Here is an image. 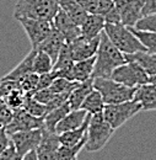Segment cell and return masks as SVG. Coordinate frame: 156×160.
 I'll return each instance as SVG.
<instances>
[{"mask_svg":"<svg viewBox=\"0 0 156 160\" xmlns=\"http://www.w3.org/2000/svg\"><path fill=\"white\" fill-rule=\"evenodd\" d=\"M125 62L124 54L110 41L103 31L101 33L97 53L95 56L92 78H111L113 70Z\"/></svg>","mask_w":156,"mask_h":160,"instance_id":"cell-1","label":"cell"},{"mask_svg":"<svg viewBox=\"0 0 156 160\" xmlns=\"http://www.w3.org/2000/svg\"><path fill=\"white\" fill-rule=\"evenodd\" d=\"M59 10V0H17L14 9V18L19 20L21 18L49 20Z\"/></svg>","mask_w":156,"mask_h":160,"instance_id":"cell-2","label":"cell"},{"mask_svg":"<svg viewBox=\"0 0 156 160\" xmlns=\"http://www.w3.org/2000/svg\"><path fill=\"white\" fill-rule=\"evenodd\" d=\"M116 129H113L110 123L103 118L102 112L91 115V120L86 131L85 149L90 153H95L105 148V145L112 138Z\"/></svg>","mask_w":156,"mask_h":160,"instance_id":"cell-3","label":"cell"},{"mask_svg":"<svg viewBox=\"0 0 156 160\" xmlns=\"http://www.w3.org/2000/svg\"><path fill=\"white\" fill-rule=\"evenodd\" d=\"M110 41L123 54H130L139 51H146L132 30L122 23H106L103 28Z\"/></svg>","mask_w":156,"mask_h":160,"instance_id":"cell-4","label":"cell"},{"mask_svg":"<svg viewBox=\"0 0 156 160\" xmlns=\"http://www.w3.org/2000/svg\"><path fill=\"white\" fill-rule=\"evenodd\" d=\"M94 89L100 91L106 105H117L134 99L137 88L119 84L112 78H95Z\"/></svg>","mask_w":156,"mask_h":160,"instance_id":"cell-5","label":"cell"},{"mask_svg":"<svg viewBox=\"0 0 156 160\" xmlns=\"http://www.w3.org/2000/svg\"><path fill=\"white\" fill-rule=\"evenodd\" d=\"M140 111V103L135 100H130L117 105H106L102 111V115L113 129H118Z\"/></svg>","mask_w":156,"mask_h":160,"instance_id":"cell-6","label":"cell"},{"mask_svg":"<svg viewBox=\"0 0 156 160\" xmlns=\"http://www.w3.org/2000/svg\"><path fill=\"white\" fill-rule=\"evenodd\" d=\"M111 78L119 84L129 88H138L140 85L150 82V77L141 69V67L135 62L127 60L122 65L117 67Z\"/></svg>","mask_w":156,"mask_h":160,"instance_id":"cell-7","label":"cell"},{"mask_svg":"<svg viewBox=\"0 0 156 160\" xmlns=\"http://www.w3.org/2000/svg\"><path fill=\"white\" fill-rule=\"evenodd\" d=\"M17 21L22 26V28L25 30L28 40L31 42L32 49H36L54 30L53 22L49 20H37V19L21 18Z\"/></svg>","mask_w":156,"mask_h":160,"instance_id":"cell-8","label":"cell"},{"mask_svg":"<svg viewBox=\"0 0 156 160\" xmlns=\"http://www.w3.org/2000/svg\"><path fill=\"white\" fill-rule=\"evenodd\" d=\"M43 127H44V117L32 116L23 108H19L14 111L12 120L10 121L7 126H5V131L10 136L12 133L21 132V131L39 129Z\"/></svg>","mask_w":156,"mask_h":160,"instance_id":"cell-9","label":"cell"},{"mask_svg":"<svg viewBox=\"0 0 156 160\" xmlns=\"http://www.w3.org/2000/svg\"><path fill=\"white\" fill-rule=\"evenodd\" d=\"M43 136V128L39 129H31V131H21L10 134V142L15 147L17 154L23 157L31 150H36L41 143Z\"/></svg>","mask_w":156,"mask_h":160,"instance_id":"cell-10","label":"cell"},{"mask_svg":"<svg viewBox=\"0 0 156 160\" xmlns=\"http://www.w3.org/2000/svg\"><path fill=\"white\" fill-rule=\"evenodd\" d=\"M115 6L119 12L120 23L127 27H134L143 16L144 0H115Z\"/></svg>","mask_w":156,"mask_h":160,"instance_id":"cell-11","label":"cell"},{"mask_svg":"<svg viewBox=\"0 0 156 160\" xmlns=\"http://www.w3.org/2000/svg\"><path fill=\"white\" fill-rule=\"evenodd\" d=\"M101 40V35L95 38H85L82 36L78 37L76 40L69 43L71 58L74 62L89 59L91 57H95L97 53L98 44Z\"/></svg>","mask_w":156,"mask_h":160,"instance_id":"cell-12","label":"cell"},{"mask_svg":"<svg viewBox=\"0 0 156 160\" xmlns=\"http://www.w3.org/2000/svg\"><path fill=\"white\" fill-rule=\"evenodd\" d=\"M52 22H53L54 28L63 35V37L65 38L66 43H70V42H73L74 40H76L78 37L81 36L80 26L76 25L60 9L58 10V12L56 14V16L53 18Z\"/></svg>","mask_w":156,"mask_h":160,"instance_id":"cell-13","label":"cell"},{"mask_svg":"<svg viewBox=\"0 0 156 160\" xmlns=\"http://www.w3.org/2000/svg\"><path fill=\"white\" fill-rule=\"evenodd\" d=\"M60 147L59 136L56 132H48L43 128V136L38 147L36 148V154L38 160H57V153Z\"/></svg>","mask_w":156,"mask_h":160,"instance_id":"cell-14","label":"cell"},{"mask_svg":"<svg viewBox=\"0 0 156 160\" xmlns=\"http://www.w3.org/2000/svg\"><path fill=\"white\" fill-rule=\"evenodd\" d=\"M133 100L140 103L141 111H156V86L151 82L138 86Z\"/></svg>","mask_w":156,"mask_h":160,"instance_id":"cell-15","label":"cell"},{"mask_svg":"<svg viewBox=\"0 0 156 160\" xmlns=\"http://www.w3.org/2000/svg\"><path fill=\"white\" fill-rule=\"evenodd\" d=\"M65 43H66V42H65V38L63 37V35L54 28V30L52 31V33H51L46 40L43 41L36 49L47 53V54L52 58V60L56 63L59 53H60V51H61V48L64 47Z\"/></svg>","mask_w":156,"mask_h":160,"instance_id":"cell-16","label":"cell"},{"mask_svg":"<svg viewBox=\"0 0 156 160\" xmlns=\"http://www.w3.org/2000/svg\"><path fill=\"white\" fill-rule=\"evenodd\" d=\"M105 18L97 14H87L84 22L80 25L81 36L85 38H95L98 37L105 28Z\"/></svg>","mask_w":156,"mask_h":160,"instance_id":"cell-17","label":"cell"},{"mask_svg":"<svg viewBox=\"0 0 156 160\" xmlns=\"http://www.w3.org/2000/svg\"><path fill=\"white\" fill-rule=\"evenodd\" d=\"M87 112L79 108V110H71L63 120L59 121V123L56 126V129L54 132L57 134H61L64 132H68V131H73V129H76L79 128L87 117Z\"/></svg>","mask_w":156,"mask_h":160,"instance_id":"cell-18","label":"cell"},{"mask_svg":"<svg viewBox=\"0 0 156 160\" xmlns=\"http://www.w3.org/2000/svg\"><path fill=\"white\" fill-rule=\"evenodd\" d=\"M125 60L135 62L141 67V69L151 78L156 77V53H151L148 51H139L135 53L124 54Z\"/></svg>","mask_w":156,"mask_h":160,"instance_id":"cell-19","label":"cell"},{"mask_svg":"<svg viewBox=\"0 0 156 160\" xmlns=\"http://www.w3.org/2000/svg\"><path fill=\"white\" fill-rule=\"evenodd\" d=\"M92 90H94V78L79 82L78 85L73 89V91L70 92L69 99H68L70 108L71 110H79L81 107L84 100L86 99V96Z\"/></svg>","mask_w":156,"mask_h":160,"instance_id":"cell-20","label":"cell"},{"mask_svg":"<svg viewBox=\"0 0 156 160\" xmlns=\"http://www.w3.org/2000/svg\"><path fill=\"white\" fill-rule=\"evenodd\" d=\"M36 52H37L36 49H31L30 53H28L23 59L21 60L10 73H7L6 75L2 77V79L19 81V80L22 79L25 75H27V74H30V73H33V59H35Z\"/></svg>","mask_w":156,"mask_h":160,"instance_id":"cell-21","label":"cell"},{"mask_svg":"<svg viewBox=\"0 0 156 160\" xmlns=\"http://www.w3.org/2000/svg\"><path fill=\"white\" fill-rule=\"evenodd\" d=\"M91 120V115L89 113L85 122L79 127L76 129H73V131H68V132H64L59 136V142L61 145H66V147H73L75 144L80 143L81 140L86 137V131H87V126L90 123Z\"/></svg>","mask_w":156,"mask_h":160,"instance_id":"cell-22","label":"cell"},{"mask_svg":"<svg viewBox=\"0 0 156 160\" xmlns=\"http://www.w3.org/2000/svg\"><path fill=\"white\" fill-rule=\"evenodd\" d=\"M87 14L107 15L115 8V0H76Z\"/></svg>","mask_w":156,"mask_h":160,"instance_id":"cell-23","label":"cell"},{"mask_svg":"<svg viewBox=\"0 0 156 160\" xmlns=\"http://www.w3.org/2000/svg\"><path fill=\"white\" fill-rule=\"evenodd\" d=\"M59 9L63 10L79 26L87 16V12L80 6L76 0H59Z\"/></svg>","mask_w":156,"mask_h":160,"instance_id":"cell-24","label":"cell"},{"mask_svg":"<svg viewBox=\"0 0 156 160\" xmlns=\"http://www.w3.org/2000/svg\"><path fill=\"white\" fill-rule=\"evenodd\" d=\"M70 111H71V108H70V105L68 101L65 103H63L61 106L48 111L47 115L44 116V127L43 128L47 129L48 132H54L56 126L59 123V121L63 120Z\"/></svg>","mask_w":156,"mask_h":160,"instance_id":"cell-25","label":"cell"},{"mask_svg":"<svg viewBox=\"0 0 156 160\" xmlns=\"http://www.w3.org/2000/svg\"><path fill=\"white\" fill-rule=\"evenodd\" d=\"M106 103L102 99V95L100 94L96 89H94L84 100L82 105H81V110L86 111L90 115H96V113H101L105 108Z\"/></svg>","mask_w":156,"mask_h":160,"instance_id":"cell-26","label":"cell"},{"mask_svg":"<svg viewBox=\"0 0 156 160\" xmlns=\"http://www.w3.org/2000/svg\"><path fill=\"white\" fill-rule=\"evenodd\" d=\"M94 67H95V57L74 62V80L81 82V81L91 79Z\"/></svg>","mask_w":156,"mask_h":160,"instance_id":"cell-27","label":"cell"},{"mask_svg":"<svg viewBox=\"0 0 156 160\" xmlns=\"http://www.w3.org/2000/svg\"><path fill=\"white\" fill-rule=\"evenodd\" d=\"M53 67H54V62L47 53H44L42 51L36 52V56L33 59V73H36L38 75L51 73L53 70Z\"/></svg>","mask_w":156,"mask_h":160,"instance_id":"cell-28","label":"cell"},{"mask_svg":"<svg viewBox=\"0 0 156 160\" xmlns=\"http://www.w3.org/2000/svg\"><path fill=\"white\" fill-rule=\"evenodd\" d=\"M85 143H86V137L80 143L73 145V147H66V145L60 144L58 153H57V160H73L74 158H78L80 150L82 148H85Z\"/></svg>","mask_w":156,"mask_h":160,"instance_id":"cell-29","label":"cell"},{"mask_svg":"<svg viewBox=\"0 0 156 160\" xmlns=\"http://www.w3.org/2000/svg\"><path fill=\"white\" fill-rule=\"evenodd\" d=\"M132 32L135 35L138 40L141 42V44L145 47L148 52L156 53V33L154 32H148V31H139L134 27H129Z\"/></svg>","mask_w":156,"mask_h":160,"instance_id":"cell-30","label":"cell"},{"mask_svg":"<svg viewBox=\"0 0 156 160\" xmlns=\"http://www.w3.org/2000/svg\"><path fill=\"white\" fill-rule=\"evenodd\" d=\"M25 111H27L30 115L36 116V117H44L48 112L47 106L43 103H39L38 101H36L31 95H26L25 102H23V107Z\"/></svg>","mask_w":156,"mask_h":160,"instance_id":"cell-31","label":"cell"},{"mask_svg":"<svg viewBox=\"0 0 156 160\" xmlns=\"http://www.w3.org/2000/svg\"><path fill=\"white\" fill-rule=\"evenodd\" d=\"M38 78L39 75L36 73H30L27 75H25L20 82V90L25 94V95H33V92L37 89V84H38Z\"/></svg>","mask_w":156,"mask_h":160,"instance_id":"cell-32","label":"cell"},{"mask_svg":"<svg viewBox=\"0 0 156 160\" xmlns=\"http://www.w3.org/2000/svg\"><path fill=\"white\" fill-rule=\"evenodd\" d=\"M78 84V81H70L64 78H56L51 84L49 89L53 94H65V92H71Z\"/></svg>","mask_w":156,"mask_h":160,"instance_id":"cell-33","label":"cell"},{"mask_svg":"<svg viewBox=\"0 0 156 160\" xmlns=\"http://www.w3.org/2000/svg\"><path fill=\"white\" fill-rule=\"evenodd\" d=\"M25 98H26V95H25L20 89H15V90H12L11 92H9V94L4 98V100H5L6 105H7L12 111H15V110H19V108H22V107H23Z\"/></svg>","mask_w":156,"mask_h":160,"instance_id":"cell-34","label":"cell"},{"mask_svg":"<svg viewBox=\"0 0 156 160\" xmlns=\"http://www.w3.org/2000/svg\"><path fill=\"white\" fill-rule=\"evenodd\" d=\"M134 28L139 31H148L156 33V12L143 15L135 23Z\"/></svg>","mask_w":156,"mask_h":160,"instance_id":"cell-35","label":"cell"},{"mask_svg":"<svg viewBox=\"0 0 156 160\" xmlns=\"http://www.w3.org/2000/svg\"><path fill=\"white\" fill-rule=\"evenodd\" d=\"M74 64V60L71 58V53H70V47H69V43H65L64 47L61 48L60 53H59L58 58L54 63V67H53V70H58L61 68H65V67H69V65H73Z\"/></svg>","mask_w":156,"mask_h":160,"instance_id":"cell-36","label":"cell"},{"mask_svg":"<svg viewBox=\"0 0 156 160\" xmlns=\"http://www.w3.org/2000/svg\"><path fill=\"white\" fill-rule=\"evenodd\" d=\"M14 111L6 105L5 100L0 96V127H5L12 120Z\"/></svg>","mask_w":156,"mask_h":160,"instance_id":"cell-37","label":"cell"},{"mask_svg":"<svg viewBox=\"0 0 156 160\" xmlns=\"http://www.w3.org/2000/svg\"><path fill=\"white\" fill-rule=\"evenodd\" d=\"M15 89H20V82L15 80L0 79V96L4 99L9 92H11Z\"/></svg>","mask_w":156,"mask_h":160,"instance_id":"cell-38","label":"cell"},{"mask_svg":"<svg viewBox=\"0 0 156 160\" xmlns=\"http://www.w3.org/2000/svg\"><path fill=\"white\" fill-rule=\"evenodd\" d=\"M53 96H54V94L51 91L49 88H47V89H42V90H37V91H35L33 95H32V98H33L35 100L38 101L39 103L46 105V106L51 102V100L53 99Z\"/></svg>","mask_w":156,"mask_h":160,"instance_id":"cell-39","label":"cell"},{"mask_svg":"<svg viewBox=\"0 0 156 160\" xmlns=\"http://www.w3.org/2000/svg\"><path fill=\"white\" fill-rule=\"evenodd\" d=\"M57 78L56 73L52 70L51 73H46V74H41L38 78V84H37V90H42V89H47L51 86V84L53 82V80Z\"/></svg>","mask_w":156,"mask_h":160,"instance_id":"cell-40","label":"cell"},{"mask_svg":"<svg viewBox=\"0 0 156 160\" xmlns=\"http://www.w3.org/2000/svg\"><path fill=\"white\" fill-rule=\"evenodd\" d=\"M21 159H22V157L17 154V152H16L15 147L11 144V142H10L9 147L0 155V160H21Z\"/></svg>","mask_w":156,"mask_h":160,"instance_id":"cell-41","label":"cell"},{"mask_svg":"<svg viewBox=\"0 0 156 160\" xmlns=\"http://www.w3.org/2000/svg\"><path fill=\"white\" fill-rule=\"evenodd\" d=\"M9 144H10V137L6 133L5 127H0V155L9 147Z\"/></svg>","mask_w":156,"mask_h":160,"instance_id":"cell-42","label":"cell"},{"mask_svg":"<svg viewBox=\"0 0 156 160\" xmlns=\"http://www.w3.org/2000/svg\"><path fill=\"white\" fill-rule=\"evenodd\" d=\"M103 18H105V22L106 23H120V16H119V12L116 9V6L107 15H105Z\"/></svg>","mask_w":156,"mask_h":160,"instance_id":"cell-43","label":"cell"},{"mask_svg":"<svg viewBox=\"0 0 156 160\" xmlns=\"http://www.w3.org/2000/svg\"><path fill=\"white\" fill-rule=\"evenodd\" d=\"M156 12V0H144V8H143V15Z\"/></svg>","mask_w":156,"mask_h":160,"instance_id":"cell-44","label":"cell"},{"mask_svg":"<svg viewBox=\"0 0 156 160\" xmlns=\"http://www.w3.org/2000/svg\"><path fill=\"white\" fill-rule=\"evenodd\" d=\"M21 160H38L37 154H36V150H31V152H28L27 154H25V155L22 157V159Z\"/></svg>","mask_w":156,"mask_h":160,"instance_id":"cell-45","label":"cell"},{"mask_svg":"<svg viewBox=\"0 0 156 160\" xmlns=\"http://www.w3.org/2000/svg\"><path fill=\"white\" fill-rule=\"evenodd\" d=\"M150 82L154 84V85L156 86V77H151V78H150Z\"/></svg>","mask_w":156,"mask_h":160,"instance_id":"cell-46","label":"cell"},{"mask_svg":"<svg viewBox=\"0 0 156 160\" xmlns=\"http://www.w3.org/2000/svg\"><path fill=\"white\" fill-rule=\"evenodd\" d=\"M73 160H78V158H74V159H73Z\"/></svg>","mask_w":156,"mask_h":160,"instance_id":"cell-47","label":"cell"}]
</instances>
